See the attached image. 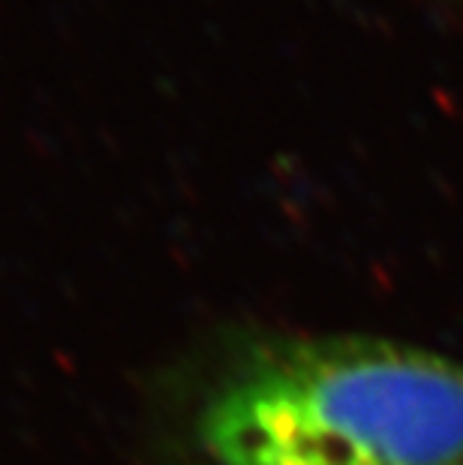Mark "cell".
Here are the masks:
<instances>
[{"mask_svg":"<svg viewBox=\"0 0 463 465\" xmlns=\"http://www.w3.org/2000/svg\"><path fill=\"white\" fill-rule=\"evenodd\" d=\"M205 465H463V361L379 336H280L196 411Z\"/></svg>","mask_w":463,"mask_h":465,"instance_id":"6da1fadb","label":"cell"}]
</instances>
